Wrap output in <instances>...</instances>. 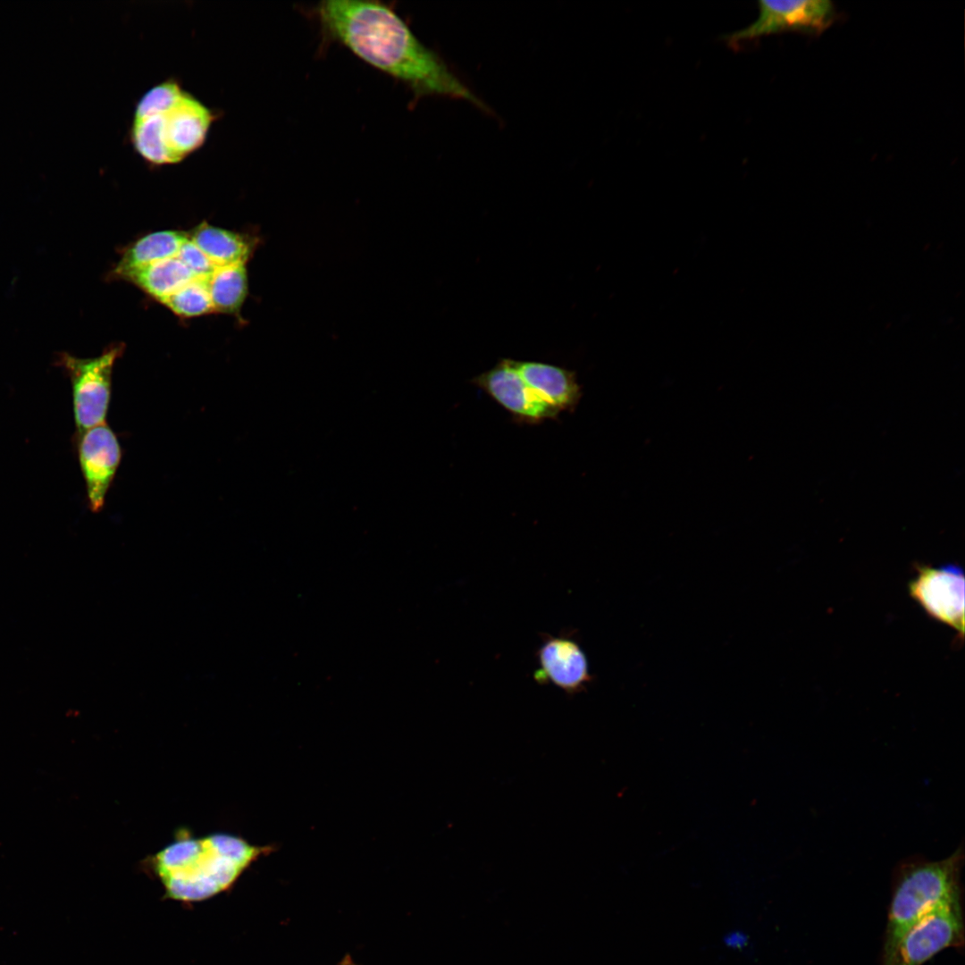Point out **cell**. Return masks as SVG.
<instances>
[{
    "label": "cell",
    "instance_id": "19",
    "mask_svg": "<svg viewBox=\"0 0 965 965\" xmlns=\"http://www.w3.org/2000/svg\"><path fill=\"white\" fill-rule=\"evenodd\" d=\"M725 944L730 948L740 949L746 944V936L741 931H733L725 936Z\"/></svg>",
    "mask_w": 965,
    "mask_h": 965
},
{
    "label": "cell",
    "instance_id": "2",
    "mask_svg": "<svg viewBox=\"0 0 965 965\" xmlns=\"http://www.w3.org/2000/svg\"><path fill=\"white\" fill-rule=\"evenodd\" d=\"M238 835L214 833L200 837L179 835L150 858L165 894L173 900L197 902L232 885L259 857L273 852Z\"/></svg>",
    "mask_w": 965,
    "mask_h": 965
},
{
    "label": "cell",
    "instance_id": "3",
    "mask_svg": "<svg viewBox=\"0 0 965 965\" xmlns=\"http://www.w3.org/2000/svg\"><path fill=\"white\" fill-rule=\"evenodd\" d=\"M218 113L166 79L146 91L136 103L130 141L148 164H175L199 149Z\"/></svg>",
    "mask_w": 965,
    "mask_h": 965
},
{
    "label": "cell",
    "instance_id": "17",
    "mask_svg": "<svg viewBox=\"0 0 965 965\" xmlns=\"http://www.w3.org/2000/svg\"><path fill=\"white\" fill-rule=\"evenodd\" d=\"M173 313L185 316H197L214 311L207 278H196L173 294L160 300Z\"/></svg>",
    "mask_w": 965,
    "mask_h": 965
},
{
    "label": "cell",
    "instance_id": "14",
    "mask_svg": "<svg viewBox=\"0 0 965 965\" xmlns=\"http://www.w3.org/2000/svg\"><path fill=\"white\" fill-rule=\"evenodd\" d=\"M187 238L185 233L177 231H162L147 234L124 252L115 273L127 278L139 268L174 257Z\"/></svg>",
    "mask_w": 965,
    "mask_h": 965
},
{
    "label": "cell",
    "instance_id": "9",
    "mask_svg": "<svg viewBox=\"0 0 965 965\" xmlns=\"http://www.w3.org/2000/svg\"><path fill=\"white\" fill-rule=\"evenodd\" d=\"M75 439L88 507L91 511L99 512L121 463L122 448L106 422L85 431Z\"/></svg>",
    "mask_w": 965,
    "mask_h": 965
},
{
    "label": "cell",
    "instance_id": "5",
    "mask_svg": "<svg viewBox=\"0 0 965 965\" xmlns=\"http://www.w3.org/2000/svg\"><path fill=\"white\" fill-rule=\"evenodd\" d=\"M122 353V345H114L93 358L60 355L58 365L64 369L72 388L76 436L106 422L113 369Z\"/></svg>",
    "mask_w": 965,
    "mask_h": 965
},
{
    "label": "cell",
    "instance_id": "7",
    "mask_svg": "<svg viewBox=\"0 0 965 965\" xmlns=\"http://www.w3.org/2000/svg\"><path fill=\"white\" fill-rule=\"evenodd\" d=\"M758 18L748 27L726 36L730 44L798 31L820 34L833 22L835 10L827 0L759 1Z\"/></svg>",
    "mask_w": 965,
    "mask_h": 965
},
{
    "label": "cell",
    "instance_id": "11",
    "mask_svg": "<svg viewBox=\"0 0 965 965\" xmlns=\"http://www.w3.org/2000/svg\"><path fill=\"white\" fill-rule=\"evenodd\" d=\"M536 682L550 684L567 694H575L592 682L589 664L580 643L572 633L543 634L536 650Z\"/></svg>",
    "mask_w": 965,
    "mask_h": 965
},
{
    "label": "cell",
    "instance_id": "18",
    "mask_svg": "<svg viewBox=\"0 0 965 965\" xmlns=\"http://www.w3.org/2000/svg\"><path fill=\"white\" fill-rule=\"evenodd\" d=\"M176 257L197 278H208L217 268L189 236L181 244Z\"/></svg>",
    "mask_w": 965,
    "mask_h": 965
},
{
    "label": "cell",
    "instance_id": "1",
    "mask_svg": "<svg viewBox=\"0 0 965 965\" xmlns=\"http://www.w3.org/2000/svg\"><path fill=\"white\" fill-rule=\"evenodd\" d=\"M313 14L323 36L402 82L416 98L447 96L487 109L392 7L377 1L327 0Z\"/></svg>",
    "mask_w": 965,
    "mask_h": 965
},
{
    "label": "cell",
    "instance_id": "12",
    "mask_svg": "<svg viewBox=\"0 0 965 965\" xmlns=\"http://www.w3.org/2000/svg\"><path fill=\"white\" fill-rule=\"evenodd\" d=\"M513 364L524 382L559 413L577 407L582 391L574 372L538 361L513 359Z\"/></svg>",
    "mask_w": 965,
    "mask_h": 965
},
{
    "label": "cell",
    "instance_id": "20",
    "mask_svg": "<svg viewBox=\"0 0 965 965\" xmlns=\"http://www.w3.org/2000/svg\"><path fill=\"white\" fill-rule=\"evenodd\" d=\"M337 965H358V964L356 963V961L353 960V958L349 954H347L343 959H341V961Z\"/></svg>",
    "mask_w": 965,
    "mask_h": 965
},
{
    "label": "cell",
    "instance_id": "15",
    "mask_svg": "<svg viewBox=\"0 0 965 965\" xmlns=\"http://www.w3.org/2000/svg\"><path fill=\"white\" fill-rule=\"evenodd\" d=\"M127 278L160 301L197 277L174 256L139 268Z\"/></svg>",
    "mask_w": 965,
    "mask_h": 965
},
{
    "label": "cell",
    "instance_id": "16",
    "mask_svg": "<svg viewBox=\"0 0 965 965\" xmlns=\"http://www.w3.org/2000/svg\"><path fill=\"white\" fill-rule=\"evenodd\" d=\"M214 310L238 314L248 294V275L244 264L217 267L207 278Z\"/></svg>",
    "mask_w": 965,
    "mask_h": 965
},
{
    "label": "cell",
    "instance_id": "4",
    "mask_svg": "<svg viewBox=\"0 0 965 965\" xmlns=\"http://www.w3.org/2000/svg\"><path fill=\"white\" fill-rule=\"evenodd\" d=\"M962 862L963 851L959 849L939 860H916L901 867L888 910L882 965L914 923L937 905L961 895Z\"/></svg>",
    "mask_w": 965,
    "mask_h": 965
},
{
    "label": "cell",
    "instance_id": "6",
    "mask_svg": "<svg viewBox=\"0 0 965 965\" xmlns=\"http://www.w3.org/2000/svg\"><path fill=\"white\" fill-rule=\"evenodd\" d=\"M964 921L961 895L932 909L901 937L884 965H923L950 947H962Z\"/></svg>",
    "mask_w": 965,
    "mask_h": 965
},
{
    "label": "cell",
    "instance_id": "10",
    "mask_svg": "<svg viewBox=\"0 0 965 965\" xmlns=\"http://www.w3.org/2000/svg\"><path fill=\"white\" fill-rule=\"evenodd\" d=\"M472 382L516 420L536 424L556 419L560 414L524 382L516 370L513 359H501Z\"/></svg>",
    "mask_w": 965,
    "mask_h": 965
},
{
    "label": "cell",
    "instance_id": "13",
    "mask_svg": "<svg viewBox=\"0 0 965 965\" xmlns=\"http://www.w3.org/2000/svg\"><path fill=\"white\" fill-rule=\"evenodd\" d=\"M189 238L216 267L246 264L256 242L248 236L220 229L206 222L195 228Z\"/></svg>",
    "mask_w": 965,
    "mask_h": 965
},
{
    "label": "cell",
    "instance_id": "8",
    "mask_svg": "<svg viewBox=\"0 0 965 965\" xmlns=\"http://www.w3.org/2000/svg\"><path fill=\"white\" fill-rule=\"evenodd\" d=\"M917 575L910 581V597L938 622L964 634V574L961 567L948 564L939 566L916 565Z\"/></svg>",
    "mask_w": 965,
    "mask_h": 965
}]
</instances>
